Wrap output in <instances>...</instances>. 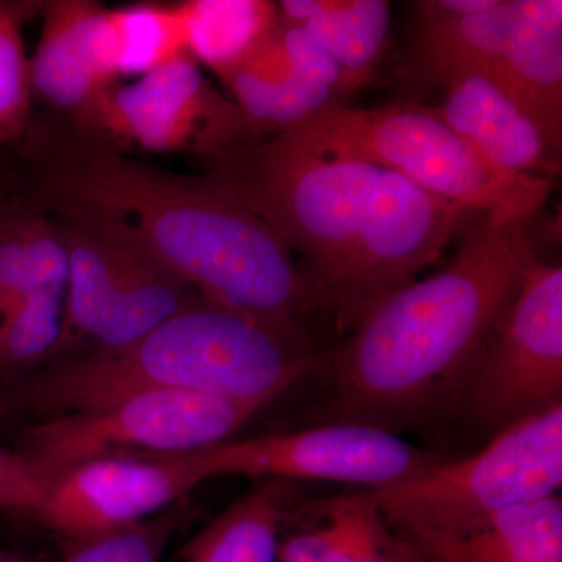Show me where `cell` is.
<instances>
[{
    "mask_svg": "<svg viewBox=\"0 0 562 562\" xmlns=\"http://www.w3.org/2000/svg\"><path fill=\"white\" fill-rule=\"evenodd\" d=\"M201 179L306 261L314 308L341 335L441 258L472 211L390 169L306 154L273 136L211 161Z\"/></svg>",
    "mask_w": 562,
    "mask_h": 562,
    "instance_id": "1",
    "label": "cell"
},
{
    "mask_svg": "<svg viewBox=\"0 0 562 562\" xmlns=\"http://www.w3.org/2000/svg\"><path fill=\"white\" fill-rule=\"evenodd\" d=\"M69 224L116 236L192 288L203 301L295 336L314 303L292 251L249 210L211 190L87 146L47 177Z\"/></svg>",
    "mask_w": 562,
    "mask_h": 562,
    "instance_id": "2",
    "label": "cell"
},
{
    "mask_svg": "<svg viewBox=\"0 0 562 562\" xmlns=\"http://www.w3.org/2000/svg\"><path fill=\"white\" fill-rule=\"evenodd\" d=\"M528 222L483 216L442 271L392 292L325 350L331 422L395 432L449 409L462 373L536 261Z\"/></svg>",
    "mask_w": 562,
    "mask_h": 562,
    "instance_id": "3",
    "label": "cell"
},
{
    "mask_svg": "<svg viewBox=\"0 0 562 562\" xmlns=\"http://www.w3.org/2000/svg\"><path fill=\"white\" fill-rule=\"evenodd\" d=\"M325 350L199 299L125 349L60 362L33 380L29 398L52 416L157 390L272 402L319 372Z\"/></svg>",
    "mask_w": 562,
    "mask_h": 562,
    "instance_id": "4",
    "label": "cell"
},
{
    "mask_svg": "<svg viewBox=\"0 0 562 562\" xmlns=\"http://www.w3.org/2000/svg\"><path fill=\"white\" fill-rule=\"evenodd\" d=\"M276 136L306 154L390 169L436 198L486 217L530 221L553 184L495 171L430 106L414 102L333 106Z\"/></svg>",
    "mask_w": 562,
    "mask_h": 562,
    "instance_id": "5",
    "label": "cell"
},
{
    "mask_svg": "<svg viewBox=\"0 0 562 562\" xmlns=\"http://www.w3.org/2000/svg\"><path fill=\"white\" fill-rule=\"evenodd\" d=\"M562 403L491 436L479 452L366 490L413 549L458 538L495 514L560 495Z\"/></svg>",
    "mask_w": 562,
    "mask_h": 562,
    "instance_id": "6",
    "label": "cell"
},
{
    "mask_svg": "<svg viewBox=\"0 0 562 562\" xmlns=\"http://www.w3.org/2000/svg\"><path fill=\"white\" fill-rule=\"evenodd\" d=\"M266 405L195 392H135L33 425L18 453L47 486L58 473L98 458L191 453L231 441Z\"/></svg>",
    "mask_w": 562,
    "mask_h": 562,
    "instance_id": "7",
    "label": "cell"
},
{
    "mask_svg": "<svg viewBox=\"0 0 562 562\" xmlns=\"http://www.w3.org/2000/svg\"><path fill=\"white\" fill-rule=\"evenodd\" d=\"M562 403V268L536 260L473 355L449 412L491 436Z\"/></svg>",
    "mask_w": 562,
    "mask_h": 562,
    "instance_id": "8",
    "label": "cell"
},
{
    "mask_svg": "<svg viewBox=\"0 0 562 562\" xmlns=\"http://www.w3.org/2000/svg\"><path fill=\"white\" fill-rule=\"evenodd\" d=\"M79 125L143 150L190 151L210 161L262 133L188 54L133 83L114 81Z\"/></svg>",
    "mask_w": 562,
    "mask_h": 562,
    "instance_id": "9",
    "label": "cell"
},
{
    "mask_svg": "<svg viewBox=\"0 0 562 562\" xmlns=\"http://www.w3.org/2000/svg\"><path fill=\"white\" fill-rule=\"evenodd\" d=\"M179 454L203 482L213 476L244 475L276 482L342 483L361 490L401 482L447 458L403 441L397 432L349 422L225 441Z\"/></svg>",
    "mask_w": 562,
    "mask_h": 562,
    "instance_id": "10",
    "label": "cell"
},
{
    "mask_svg": "<svg viewBox=\"0 0 562 562\" xmlns=\"http://www.w3.org/2000/svg\"><path fill=\"white\" fill-rule=\"evenodd\" d=\"M203 480L181 454H120L74 465L47 482L38 519L74 541L144 522Z\"/></svg>",
    "mask_w": 562,
    "mask_h": 562,
    "instance_id": "11",
    "label": "cell"
},
{
    "mask_svg": "<svg viewBox=\"0 0 562 562\" xmlns=\"http://www.w3.org/2000/svg\"><path fill=\"white\" fill-rule=\"evenodd\" d=\"M222 83L261 132L286 131L346 101L341 72L330 55L280 13L265 38Z\"/></svg>",
    "mask_w": 562,
    "mask_h": 562,
    "instance_id": "12",
    "label": "cell"
},
{
    "mask_svg": "<svg viewBox=\"0 0 562 562\" xmlns=\"http://www.w3.org/2000/svg\"><path fill=\"white\" fill-rule=\"evenodd\" d=\"M441 105L430 106L495 171L509 177L553 180L561 169L538 122L501 80L480 66L447 74Z\"/></svg>",
    "mask_w": 562,
    "mask_h": 562,
    "instance_id": "13",
    "label": "cell"
},
{
    "mask_svg": "<svg viewBox=\"0 0 562 562\" xmlns=\"http://www.w3.org/2000/svg\"><path fill=\"white\" fill-rule=\"evenodd\" d=\"M43 10V32L29 60L32 92L80 124L121 77L113 13L91 0H54Z\"/></svg>",
    "mask_w": 562,
    "mask_h": 562,
    "instance_id": "14",
    "label": "cell"
},
{
    "mask_svg": "<svg viewBox=\"0 0 562 562\" xmlns=\"http://www.w3.org/2000/svg\"><path fill=\"white\" fill-rule=\"evenodd\" d=\"M308 513L319 522L280 541L279 562H422L361 487L314 502Z\"/></svg>",
    "mask_w": 562,
    "mask_h": 562,
    "instance_id": "15",
    "label": "cell"
},
{
    "mask_svg": "<svg viewBox=\"0 0 562 562\" xmlns=\"http://www.w3.org/2000/svg\"><path fill=\"white\" fill-rule=\"evenodd\" d=\"M484 69L524 103L550 144L561 151V0H525L522 20L501 63L495 68Z\"/></svg>",
    "mask_w": 562,
    "mask_h": 562,
    "instance_id": "16",
    "label": "cell"
},
{
    "mask_svg": "<svg viewBox=\"0 0 562 562\" xmlns=\"http://www.w3.org/2000/svg\"><path fill=\"white\" fill-rule=\"evenodd\" d=\"M277 7L330 55L341 72L344 98L371 83L390 36V2L283 0Z\"/></svg>",
    "mask_w": 562,
    "mask_h": 562,
    "instance_id": "17",
    "label": "cell"
},
{
    "mask_svg": "<svg viewBox=\"0 0 562 562\" xmlns=\"http://www.w3.org/2000/svg\"><path fill=\"white\" fill-rule=\"evenodd\" d=\"M413 550L422 562H562V498L513 506L465 535Z\"/></svg>",
    "mask_w": 562,
    "mask_h": 562,
    "instance_id": "18",
    "label": "cell"
},
{
    "mask_svg": "<svg viewBox=\"0 0 562 562\" xmlns=\"http://www.w3.org/2000/svg\"><path fill=\"white\" fill-rule=\"evenodd\" d=\"M68 254L65 316L54 353L95 342L109 321L124 273V244L106 233L69 224L58 228Z\"/></svg>",
    "mask_w": 562,
    "mask_h": 562,
    "instance_id": "19",
    "label": "cell"
},
{
    "mask_svg": "<svg viewBox=\"0 0 562 562\" xmlns=\"http://www.w3.org/2000/svg\"><path fill=\"white\" fill-rule=\"evenodd\" d=\"M268 480L232 503L168 562H279L286 491Z\"/></svg>",
    "mask_w": 562,
    "mask_h": 562,
    "instance_id": "20",
    "label": "cell"
},
{
    "mask_svg": "<svg viewBox=\"0 0 562 562\" xmlns=\"http://www.w3.org/2000/svg\"><path fill=\"white\" fill-rule=\"evenodd\" d=\"M120 241L124 244L121 290L94 350L125 349L202 299L143 251Z\"/></svg>",
    "mask_w": 562,
    "mask_h": 562,
    "instance_id": "21",
    "label": "cell"
},
{
    "mask_svg": "<svg viewBox=\"0 0 562 562\" xmlns=\"http://www.w3.org/2000/svg\"><path fill=\"white\" fill-rule=\"evenodd\" d=\"M188 54L224 79L255 49L277 20L276 2L187 0L180 2Z\"/></svg>",
    "mask_w": 562,
    "mask_h": 562,
    "instance_id": "22",
    "label": "cell"
},
{
    "mask_svg": "<svg viewBox=\"0 0 562 562\" xmlns=\"http://www.w3.org/2000/svg\"><path fill=\"white\" fill-rule=\"evenodd\" d=\"M68 254L60 232L38 216H0V322L22 301L66 288Z\"/></svg>",
    "mask_w": 562,
    "mask_h": 562,
    "instance_id": "23",
    "label": "cell"
},
{
    "mask_svg": "<svg viewBox=\"0 0 562 562\" xmlns=\"http://www.w3.org/2000/svg\"><path fill=\"white\" fill-rule=\"evenodd\" d=\"M111 13L120 38V76H147L188 54L180 3L140 2Z\"/></svg>",
    "mask_w": 562,
    "mask_h": 562,
    "instance_id": "24",
    "label": "cell"
},
{
    "mask_svg": "<svg viewBox=\"0 0 562 562\" xmlns=\"http://www.w3.org/2000/svg\"><path fill=\"white\" fill-rule=\"evenodd\" d=\"M66 288L29 295L0 322V371H18L52 357L60 339Z\"/></svg>",
    "mask_w": 562,
    "mask_h": 562,
    "instance_id": "25",
    "label": "cell"
},
{
    "mask_svg": "<svg viewBox=\"0 0 562 562\" xmlns=\"http://www.w3.org/2000/svg\"><path fill=\"white\" fill-rule=\"evenodd\" d=\"M38 5L0 0V146L20 139L31 120V70L21 25Z\"/></svg>",
    "mask_w": 562,
    "mask_h": 562,
    "instance_id": "26",
    "label": "cell"
},
{
    "mask_svg": "<svg viewBox=\"0 0 562 562\" xmlns=\"http://www.w3.org/2000/svg\"><path fill=\"white\" fill-rule=\"evenodd\" d=\"M172 519L161 517L77 542L63 562H161Z\"/></svg>",
    "mask_w": 562,
    "mask_h": 562,
    "instance_id": "27",
    "label": "cell"
},
{
    "mask_svg": "<svg viewBox=\"0 0 562 562\" xmlns=\"http://www.w3.org/2000/svg\"><path fill=\"white\" fill-rule=\"evenodd\" d=\"M46 487L20 453L0 446V508L38 516Z\"/></svg>",
    "mask_w": 562,
    "mask_h": 562,
    "instance_id": "28",
    "label": "cell"
},
{
    "mask_svg": "<svg viewBox=\"0 0 562 562\" xmlns=\"http://www.w3.org/2000/svg\"><path fill=\"white\" fill-rule=\"evenodd\" d=\"M0 562H33L27 558L16 557V554L0 553Z\"/></svg>",
    "mask_w": 562,
    "mask_h": 562,
    "instance_id": "29",
    "label": "cell"
}]
</instances>
